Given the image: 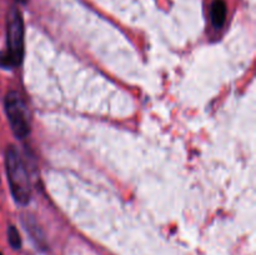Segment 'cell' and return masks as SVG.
Instances as JSON below:
<instances>
[{"label":"cell","instance_id":"5b68a950","mask_svg":"<svg viewBox=\"0 0 256 255\" xmlns=\"http://www.w3.org/2000/svg\"><path fill=\"white\" fill-rule=\"evenodd\" d=\"M8 240H9V244L12 249L18 250L22 248V238H20L19 232L15 226H9L8 229Z\"/></svg>","mask_w":256,"mask_h":255},{"label":"cell","instance_id":"8992f818","mask_svg":"<svg viewBox=\"0 0 256 255\" xmlns=\"http://www.w3.org/2000/svg\"><path fill=\"white\" fill-rule=\"evenodd\" d=\"M15 2H20V4H26V2H29V0H15Z\"/></svg>","mask_w":256,"mask_h":255},{"label":"cell","instance_id":"6da1fadb","mask_svg":"<svg viewBox=\"0 0 256 255\" xmlns=\"http://www.w3.org/2000/svg\"><path fill=\"white\" fill-rule=\"evenodd\" d=\"M5 170L15 202L26 205L32 198V185L24 162L15 146H9L5 152Z\"/></svg>","mask_w":256,"mask_h":255},{"label":"cell","instance_id":"7a4b0ae2","mask_svg":"<svg viewBox=\"0 0 256 255\" xmlns=\"http://www.w3.org/2000/svg\"><path fill=\"white\" fill-rule=\"evenodd\" d=\"M8 50L0 54V66H18L24 58V20L18 9H12L6 20Z\"/></svg>","mask_w":256,"mask_h":255},{"label":"cell","instance_id":"277c9868","mask_svg":"<svg viewBox=\"0 0 256 255\" xmlns=\"http://www.w3.org/2000/svg\"><path fill=\"white\" fill-rule=\"evenodd\" d=\"M226 19V4L224 0H214L212 5V22L215 28H222Z\"/></svg>","mask_w":256,"mask_h":255},{"label":"cell","instance_id":"3957f363","mask_svg":"<svg viewBox=\"0 0 256 255\" xmlns=\"http://www.w3.org/2000/svg\"><path fill=\"white\" fill-rule=\"evenodd\" d=\"M4 106L12 132L18 139H24L30 134V119L26 105L16 92L5 95Z\"/></svg>","mask_w":256,"mask_h":255}]
</instances>
